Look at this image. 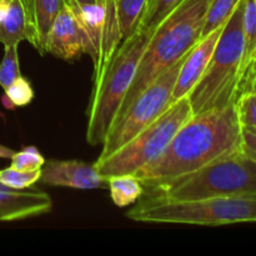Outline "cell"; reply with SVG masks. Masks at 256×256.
Instances as JSON below:
<instances>
[{"label": "cell", "mask_w": 256, "mask_h": 256, "mask_svg": "<svg viewBox=\"0 0 256 256\" xmlns=\"http://www.w3.org/2000/svg\"><path fill=\"white\" fill-rule=\"evenodd\" d=\"M212 2L184 0L155 29L115 119L128 109L150 82L186 55L202 39L206 12Z\"/></svg>", "instance_id": "2"}, {"label": "cell", "mask_w": 256, "mask_h": 256, "mask_svg": "<svg viewBox=\"0 0 256 256\" xmlns=\"http://www.w3.org/2000/svg\"><path fill=\"white\" fill-rule=\"evenodd\" d=\"M222 29H224V25L215 29L206 36L202 38L196 42V45L190 50L179 70L170 104H174L178 100L186 98L192 88L199 82L212 59V55L214 52Z\"/></svg>", "instance_id": "12"}, {"label": "cell", "mask_w": 256, "mask_h": 256, "mask_svg": "<svg viewBox=\"0 0 256 256\" xmlns=\"http://www.w3.org/2000/svg\"><path fill=\"white\" fill-rule=\"evenodd\" d=\"M39 182L52 186L82 190L105 189L109 186L108 179L99 174L94 164L80 160H48L42 166Z\"/></svg>", "instance_id": "10"}, {"label": "cell", "mask_w": 256, "mask_h": 256, "mask_svg": "<svg viewBox=\"0 0 256 256\" xmlns=\"http://www.w3.org/2000/svg\"><path fill=\"white\" fill-rule=\"evenodd\" d=\"M254 2H255V5H256V0H254Z\"/></svg>", "instance_id": "33"}, {"label": "cell", "mask_w": 256, "mask_h": 256, "mask_svg": "<svg viewBox=\"0 0 256 256\" xmlns=\"http://www.w3.org/2000/svg\"><path fill=\"white\" fill-rule=\"evenodd\" d=\"M182 2L184 0H148L138 30L154 32Z\"/></svg>", "instance_id": "17"}, {"label": "cell", "mask_w": 256, "mask_h": 256, "mask_svg": "<svg viewBox=\"0 0 256 256\" xmlns=\"http://www.w3.org/2000/svg\"><path fill=\"white\" fill-rule=\"evenodd\" d=\"M14 154V150L0 144V159H12Z\"/></svg>", "instance_id": "28"}, {"label": "cell", "mask_w": 256, "mask_h": 256, "mask_svg": "<svg viewBox=\"0 0 256 256\" xmlns=\"http://www.w3.org/2000/svg\"><path fill=\"white\" fill-rule=\"evenodd\" d=\"M0 2H10V0H0Z\"/></svg>", "instance_id": "32"}, {"label": "cell", "mask_w": 256, "mask_h": 256, "mask_svg": "<svg viewBox=\"0 0 256 256\" xmlns=\"http://www.w3.org/2000/svg\"><path fill=\"white\" fill-rule=\"evenodd\" d=\"M239 2L240 0H212L208 9L202 38L206 36L215 29L225 25Z\"/></svg>", "instance_id": "19"}, {"label": "cell", "mask_w": 256, "mask_h": 256, "mask_svg": "<svg viewBox=\"0 0 256 256\" xmlns=\"http://www.w3.org/2000/svg\"><path fill=\"white\" fill-rule=\"evenodd\" d=\"M99 0H64L65 4L70 8H82L85 6V5H90V4H95Z\"/></svg>", "instance_id": "27"}, {"label": "cell", "mask_w": 256, "mask_h": 256, "mask_svg": "<svg viewBox=\"0 0 256 256\" xmlns=\"http://www.w3.org/2000/svg\"><path fill=\"white\" fill-rule=\"evenodd\" d=\"M242 32H244V72L256 56V5L254 0H244L242 12Z\"/></svg>", "instance_id": "18"}, {"label": "cell", "mask_w": 256, "mask_h": 256, "mask_svg": "<svg viewBox=\"0 0 256 256\" xmlns=\"http://www.w3.org/2000/svg\"><path fill=\"white\" fill-rule=\"evenodd\" d=\"M142 186L145 195L172 200L256 195V162L239 150L194 172Z\"/></svg>", "instance_id": "6"}, {"label": "cell", "mask_w": 256, "mask_h": 256, "mask_svg": "<svg viewBox=\"0 0 256 256\" xmlns=\"http://www.w3.org/2000/svg\"><path fill=\"white\" fill-rule=\"evenodd\" d=\"M20 75L18 45L5 46L4 58L0 64V86L5 90Z\"/></svg>", "instance_id": "22"}, {"label": "cell", "mask_w": 256, "mask_h": 256, "mask_svg": "<svg viewBox=\"0 0 256 256\" xmlns=\"http://www.w3.org/2000/svg\"><path fill=\"white\" fill-rule=\"evenodd\" d=\"M152 32L136 30L122 42L102 76L92 82L86 110V142L102 145L132 85L138 64Z\"/></svg>", "instance_id": "5"}, {"label": "cell", "mask_w": 256, "mask_h": 256, "mask_svg": "<svg viewBox=\"0 0 256 256\" xmlns=\"http://www.w3.org/2000/svg\"><path fill=\"white\" fill-rule=\"evenodd\" d=\"M52 200L44 190L12 189L0 182V222H16L48 214Z\"/></svg>", "instance_id": "11"}, {"label": "cell", "mask_w": 256, "mask_h": 256, "mask_svg": "<svg viewBox=\"0 0 256 256\" xmlns=\"http://www.w3.org/2000/svg\"><path fill=\"white\" fill-rule=\"evenodd\" d=\"M244 0L224 25L204 74L188 95L192 114L222 109L234 104L244 75Z\"/></svg>", "instance_id": "4"}, {"label": "cell", "mask_w": 256, "mask_h": 256, "mask_svg": "<svg viewBox=\"0 0 256 256\" xmlns=\"http://www.w3.org/2000/svg\"><path fill=\"white\" fill-rule=\"evenodd\" d=\"M188 54L162 72L154 82H150L135 98L128 109L114 120L102 142V150L98 159H104L116 152L170 106L179 70Z\"/></svg>", "instance_id": "8"}, {"label": "cell", "mask_w": 256, "mask_h": 256, "mask_svg": "<svg viewBox=\"0 0 256 256\" xmlns=\"http://www.w3.org/2000/svg\"><path fill=\"white\" fill-rule=\"evenodd\" d=\"M2 116H4V115H2V112H0V118H2Z\"/></svg>", "instance_id": "31"}, {"label": "cell", "mask_w": 256, "mask_h": 256, "mask_svg": "<svg viewBox=\"0 0 256 256\" xmlns=\"http://www.w3.org/2000/svg\"><path fill=\"white\" fill-rule=\"evenodd\" d=\"M148 0H115L122 39L132 36L139 28Z\"/></svg>", "instance_id": "16"}, {"label": "cell", "mask_w": 256, "mask_h": 256, "mask_svg": "<svg viewBox=\"0 0 256 256\" xmlns=\"http://www.w3.org/2000/svg\"><path fill=\"white\" fill-rule=\"evenodd\" d=\"M5 94L14 102L16 108L26 106L34 99V90L28 79L20 75L5 89Z\"/></svg>", "instance_id": "24"}, {"label": "cell", "mask_w": 256, "mask_h": 256, "mask_svg": "<svg viewBox=\"0 0 256 256\" xmlns=\"http://www.w3.org/2000/svg\"><path fill=\"white\" fill-rule=\"evenodd\" d=\"M44 162V156L35 146H25L22 152H15L12 158V168L20 172L39 170Z\"/></svg>", "instance_id": "23"}, {"label": "cell", "mask_w": 256, "mask_h": 256, "mask_svg": "<svg viewBox=\"0 0 256 256\" xmlns=\"http://www.w3.org/2000/svg\"><path fill=\"white\" fill-rule=\"evenodd\" d=\"M8 9H9V2H0V22L5 18Z\"/></svg>", "instance_id": "30"}, {"label": "cell", "mask_w": 256, "mask_h": 256, "mask_svg": "<svg viewBox=\"0 0 256 256\" xmlns=\"http://www.w3.org/2000/svg\"><path fill=\"white\" fill-rule=\"evenodd\" d=\"M22 40H28L32 45V30L26 19L22 2L10 0L6 15L0 22V42L4 46H12L19 45Z\"/></svg>", "instance_id": "14"}, {"label": "cell", "mask_w": 256, "mask_h": 256, "mask_svg": "<svg viewBox=\"0 0 256 256\" xmlns=\"http://www.w3.org/2000/svg\"><path fill=\"white\" fill-rule=\"evenodd\" d=\"M235 109L242 128L256 129V92L240 90L235 99Z\"/></svg>", "instance_id": "20"}, {"label": "cell", "mask_w": 256, "mask_h": 256, "mask_svg": "<svg viewBox=\"0 0 256 256\" xmlns=\"http://www.w3.org/2000/svg\"><path fill=\"white\" fill-rule=\"evenodd\" d=\"M240 90H252V92H256V56L250 62L249 66L246 68L242 80H240L238 92Z\"/></svg>", "instance_id": "26"}, {"label": "cell", "mask_w": 256, "mask_h": 256, "mask_svg": "<svg viewBox=\"0 0 256 256\" xmlns=\"http://www.w3.org/2000/svg\"><path fill=\"white\" fill-rule=\"evenodd\" d=\"M40 175H42V169L32 170V172H20L10 166L0 170V182L12 189H29L35 182H39Z\"/></svg>", "instance_id": "21"}, {"label": "cell", "mask_w": 256, "mask_h": 256, "mask_svg": "<svg viewBox=\"0 0 256 256\" xmlns=\"http://www.w3.org/2000/svg\"><path fill=\"white\" fill-rule=\"evenodd\" d=\"M34 35L32 46L42 55L45 52L48 34L55 18L64 8V0H20Z\"/></svg>", "instance_id": "13"}, {"label": "cell", "mask_w": 256, "mask_h": 256, "mask_svg": "<svg viewBox=\"0 0 256 256\" xmlns=\"http://www.w3.org/2000/svg\"><path fill=\"white\" fill-rule=\"evenodd\" d=\"M2 105H4V106L8 110H15V109H16V106H15V105H14V102H12V100L9 99V96H8V95L5 94V92H4V95H2Z\"/></svg>", "instance_id": "29"}, {"label": "cell", "mask_w": 256, "mask_h": 256, "mask_svg": "<svg viewBox=\"0 0 256 256\" xmlns=\"http://www.w3.org/2000/svg\"><path fill=\"white\" fill-rule=\"evenodd\" d=\"M240 142L242 125L235 102L194 114L178 130L162 154L134 175L142 184L174 179L239 152Z\"/></svg>", "instance_id": "1"}, {"label": "cell", "mask_w": 256, "mask_h": 256, "mask_svg": "<svg viewBox=\"0 0 256 256\" xmlns=\"http://www.w3.org/2000/svg\"><path fill=\"white\" fill-rule=\"evenodd\" d=\"M45 52L65 62L79 59L82 54L92 56V45L90 38L75 12L66 4L52 22L48 34Z\"/></svg>", "instance_id": "9"}, {"label": "cell", "mask_w": 256, "mask_h": 256, "mask_svg": "<svg viewBox=\"0 0 256 256\" xmlns=\"http://www.w3.org/2000/svg\"><path fill=\"white\" fill-rule=\"evenodd\" d=\"M189 99L178 100L160 115L158 119L136 136L104 159L94 162L100 175L104 178L122 174H134L146 164L162 154L178 130L192 116Z\"/></svg>", "instance_id": "7"}, {"label": "cell", "mask_w": 256, "mask_h": 256, "mask_svg": "<svg viewBox=\"0 0 256 256\" xmlns=\"http://www.w3.org/2000/svg\"><path fill=\"white\" fill-rule=\"evenodd\" d=\"M126 216L139 222L186 224L199 226L256 222V195H222L192 200H172L142 195Z\"/></svg>", "instance_id": "3"}, {"label": "cell", "mask_w": 256, "mask_h": 256, "mask_svg": "<svg viewBox=\"0 0 256 256\" xmlns=\"http://www.w3.org/2000/svg\"><path fill=\"white\" fill-rule=\"evenodd\" d=\"M240 152L249 159L256 162V129L255 128H242V142Z\"/></svg>", "instance_id": "25"}, {"label": "cell", "mask_w": 256, "mask_h": 256, "mask_svg": "<svg viewBox=\"0 0 256 256\" xmlns=\"http://www.w3.org/2000/svg\"><path fill=\"white\" fill-rule=\"evenodd\" d=\"M110 195L119 208L129 206L144 195V186L134 174H122L108 178Z\"/></svg>", "instance_id": "15"}]
</instances>
